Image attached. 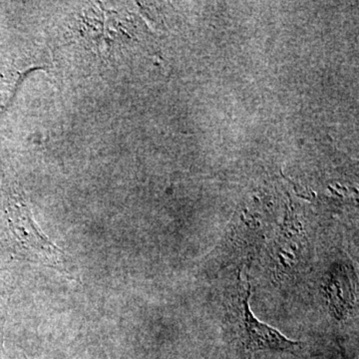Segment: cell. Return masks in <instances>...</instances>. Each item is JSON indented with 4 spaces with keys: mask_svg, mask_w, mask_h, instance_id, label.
<instances>
[{
    "mask_svg": "<svg viewBox=\"0 0 359 359\" xmlns=\"http://www.w3.org/2000/svg\"><path fill=\"white\" fill-rule=\"evenodd\" d=\"M250 282L247 285H240L237 297L240 337L245 348L249 351H294L301 348V344L292 341L283 337L275 328L261 323L255 318L250 309Z\"/></svg>",
    "mask_w": 359,
    "mask_h": 359,
    "instance_id": "6da1fadb",
    "label": "cell"
},
{
    "mask_svg": "<svg viewBox=\"0 0 359 359\" xmlns=\"http://www.w3.org/2000/svg\"><path fill=\"white\" fill-rule=\"evenodd\" d=\"M325 290L332 313L339 318H346L354 304V287L348 269L337 266L328 278Z\"/></svg>",
    "mask_w": 359,
    "mask_h": 359,
    "instance_id": "7a4b0ae2",
    "label": "cell"
}]
</instances>
